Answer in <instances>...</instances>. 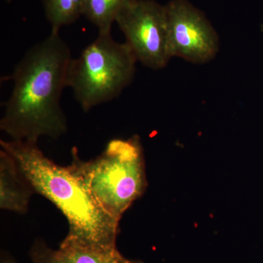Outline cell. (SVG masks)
Returning <instances> with one entry per match:
<instances>
[{"instance_id":"obj_1","label":"cell","mask_w":263,"mask_h":263,"mask_svg":"<svg viewBox=\"0 0 263 263\" xmlns=\"http://www.w3.org/2000/svg\"><path fill=\"white\" fill-rule=\"evenodd\" d=\"M72 58L60 32H51L15 65L13 91L0 120V129L11 140L37 142L67 133L60 100Z\"/></svg>"},{"instance_id":"obj_2","label":"cell","mask_w":263,"mask_h":263,"mask_svg":"<svg viewBox=\"0 0 263 263\" xmlns=\"http://www.w3.org/2000/svg\"><path fill=\"white\" fill-rule=\"evenodd\" d=\"M13 156L34 193L51 201L68 222L65 239L104 249L117 248L119 222L100 207L70 165L55 163L37 142L0 141Z\"/></svg>"},{"instance_id":"obj_3","label":"cell","mask_w":263,"mask_h":263,"mask_svg":"<svg viewBox=\"0 0 263 263\" xmlns=\"http://www.w3.org/2000/svg\"><path fill=\"white\" fill-rule=\"evenodd\" d=\"M69 164L100 207L120 221L147 186L143 147L139 137L110 140L96 158L81 160L76 147Z\"/></svg>"},{"instance_id":"obj_4","label":"cell","mask_w":263,"mask_h":263,"mask_svg":"<svg viewBox=\"0 0 263 263\" xmlns=\"http://www.w3.org/2000/svg\"><path fill=\"white\" fill-rule=\"evenodd\" d=\"M137 62L127 43L114 41L110 33H99L79 57L71 60L67 87L88 112L117 98L131 84Z\"/></svg>"},{"instance_id":"obj_5","label":"cell","mask_w":263,"mask_h":263,"mask_svg":"<svg viewBox=\"0 0 263 263\" xmlns=\"http://www.w3.org/2000/svg\"><path fill=\"white\" fill-rule=\"evenodd\" d=\"M116 23L137 61L152 70H162L173 58L170 48L165 5L155 0H129Z\"/></svg>"},{"instance_id":"obj_6","label":"cell","mask_w":263,"mask_h":263,"mask_svg":"<svg viewBox=\"0 0 263 263\" xmlns=\"http://www.w3.org/2000/svg\"><path fill=\"white\" fill-rule=\"evenodd\" d=\"M165 9L172 57L194 64L214 60L219 49V37L203 13L188 0H171Z\"/></svg>"},{"instance_id":"obj_7","label":"cell","mask_w":263,"mask_h":263,"mask_svg":"<svg viewBox=\"0 0 263 263\" xmlns=\"http://www.w3.org/2000/svg\"><path fill=\"white\" fill-rule=\"evenodd\" d=\"M29 254L33 263H142L126 258L117 248H100L66 239L57 249L37 240Z\"/></svg>"},{"instance_id":"obj_8","label":"cell","mask_w":263,"mask_h":263,"mask_svg":"<svg viewBox=\"0 0 263 263\" xmlns=\"http://www.w3.org/2000/svg\"><path fill=\"white\" fill-rule=\"evenodd\" d=\"M34 190L24 177L18 164L6 151H0V208L26 214Z\"/></svg>"},{"instance_id":"obj_9","label":"cell","mask_w":263,"mask_h":263,"mask_svg":"<svg viewBox=\"0 0 263 263\" xmlns=\"http://www.w3.org/2000/svg\"><path fill=\"white\" fill-rule=\"evenodd\" d=\"M129 0H84V13L99 33H110L119 12Z\"/></svg>"},{"instance_id":"obj_10","label":"cell","mask_w":263,"mask_h":263,"mask_svg":"<svg viewBox=\"0 0 263 263\" xmlns=\"http://www.w3.org/2000/svg\"><path fill=\"white\" fill-rule=\"evenodd\" d=\"M51 32L76 22L84 13V0H42Z\"/></svg>"},{"instance_id":"obj_11","label":"cell","mask_w":263,"mask_h":263,"mask_svg":"<svg viewBox=\"0 0 263 263\" xmlns=\"http://www.w3.org/2000/svg\"><path fill=\"white\" fill-rule=\"evenodd\" d=\"M1 263H15V262L11 257L4 255L3 257H2Z\"/></svg>"}]
</instances>
